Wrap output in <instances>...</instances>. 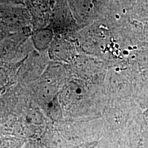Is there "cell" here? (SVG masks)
<instances>
[{"instance_id":"6da1fadb","label":"cell","mask_w":148,"mask_h":148,"mask_svg":"<svg viewBox=\"0 0 148 148\" xmlns=\"http://www.w3.org/2000/svg\"><path fill=\"white\" fill-rule=\"evenodd\" d=\"M53 37V32L51 29H41L34 32L32 35V41L36 49L43 51L49 47Z\"/></svg>"},{"instance_id":"277c9868","label":"cell","mask_w":148,"mask_h":148,"mask_svg":"<svg viewBox=\"0 0 148 148\" xmlns=\"http://www.w3.org/2000/svg\"><path fill=\"white\" fill-rule=\"evenodd\" d=\"M8 81L7 75L5 71L0 70V88L6 84Z\"/></svg>"},{"instance_id":"7a4b0ae2","label":"cell","mask_w":148,"mask_h":148,"mask_svg":"<svg viewBox=\"0 0 148 148\" xmlns=\"http://www.w3.org/2000/svg\"><path fill=\"white\" fill-rule=\"evenodd\" d=\"M21 12L17 10L0 8V23L8 27L21 25L24 21Z\"/></svg>"},{"instance_id":"3957f363","label":"cell","mask_w":148,"mask_h":148,"mask_svg":"<svg viewBox=\"0 0 148 148\" xmlns=\"http://www.w3.org/2000/svg\"><path fill=\"white\" fill-rule=\"evenodd\" d=\"M19 47L18 42L10 39L0 43V58L5 60L12 58Z\"/></svg>"}]
</instances>
